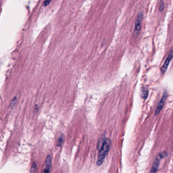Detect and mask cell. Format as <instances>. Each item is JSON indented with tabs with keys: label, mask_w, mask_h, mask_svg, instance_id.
I'll return each instance as SVG.
<instances>
[{
	"label": "cell",
	"mask_w": 173,
	"mask_h": 173,
	"mask_svg": "<svg viewBox=\"0 0 173 173\" xmlns=\"http://www.w3.org/2000/svg\"><path fill=\"white\" fill-rule=\"evenodd\" d=\"M111 145V141L110 139L105 138L101 149L99 150V153L97 161V165H101L103 163L104 159H105L106 155L110 150V147Z\"/></svg>",
	"instance_id": "obj_1"
},
{
	"label": "cell",
	"mask_w": 173,
	"mask_h": 173,
	"mask_svg": "<svg viewBox=\"0 0 173 173\" xmlns=\"http://www.w3.org/2000/svg\"><path fill=\"white\" fill-rule=\"evenodd\" d=\"M166 155H167V153L165 152H163L159 153L157 155V156L155 159V161L153 163V165L152 166L150 173H156L157 170L159 167V163H160L161 160L163 157H165Z\"/></svg>",
	"instance_id": "obj_2"
},
{
	"label": "cell",
	"mask_w": 173,
	"mask_h": 173,
	"mask_svg": "<svg viewBox=\"0 0 173 173\" xmlns=\"http://www.w3.org/2000/svg\"><path fill=\"white\" fill-rule=\"evenodd\" d=\"M143 13L140 12L138 15L137 17L136 18V20L135 24V28H134V35L136 37H137L139 34H140V32L141 30V22L143 19Z\"/></svg>",
	"instance_id": "obj_3"
},
{
	"label": "cell",
	"mask_w": 173,
	"mask_h": 173,
	"mask_svg": "<svg viewBox=\"0 0 173 173\" xmlns=\"http://www.w3.org/2000/svg\"><path fill=\"white\" fill-rule=\"evenodd\" d=\"M52 157L51 155H48L44 162L42 173H50L51 167L52 165Z\"/></svg>",
	"instance_id": "obj_4"
},
{
	"label": "cell",
	"mask_w": 173,
	"mask_h": 173,
	"mask_svg": "<svg viewBox=\"0 0 173 173\" xmlns=\"http://www.w3.org/2000/svg\"><path fill=\"white\" fill-rule=\"evenodd\" d=\"M167 93L166 92H165V93L163 95V97H162L161 99L160 100V101L158 104V105H157V108H156V109L155 110V114H154L155 115H157L158 114H159L162 109L163 108V106L165 104V101L167 100Z\"/></svg>",
	"instance_id": "obj_5"
},
{
	"label": "cell",
	"mask_w": 173,
	"mask_h": 173,
	"mask_svg": "<svg viewBox=\"0 0 173 173\" xmlns=\"http://www.w3.org/2000/svg\"><path fill=\"white\" fill-rule=\"evenodd\" d=\"M173 58V48L172 49L171 51L170 52L169 55L167 58V59L165 60V61L164 62L163 65L162 66L161 68V72L163 74H165L167 70V68L169 66L170 63L171 61L172 58Z\"/></svg>",
	"instance_id": "obj_6"
},
{
	"label": "cell",
	"mask_w": 173,
	"mask_h": 173,
	"mask_svg": "<svg viewBox=\"0 0 173 173\" xmlns=\"http://www.w3.org/2000/svg\"><path fill=\"white\" fill-rule=\"evenodd\" d=\"M148 96V90L147 88L143 87L141 89V96L142 98L146 99Z\"/></svg>",
	"instance_id": "obj_7"
},
{
	"label": "cell",
	"mask_w": 173,
	"mask_h": 173,
	"mask_svg": "<svg viewBox=\"0 0 173 173\" xmlns=\"http://www.w3.org/2000/svg\"><path fill=\"white\" fill-rule=\"evenodd\" d=\"M37 169V165L36 162H34L32 164V167L30 170V173H36Z\"/></svg>",
	"instance_id": "obj_8"
},
{
	"label": "cell",
	"mask_w": 173,
	"mask_h": 173,
	"mask_svg": "<svg viewBox=\"0 0 173 173\" xmlns=\"http://www.w3.org/2000/svg\"><path fill=\"white\" fill-rule=\"evenodd\" d=\"M64 141V137L63 136H61L59 138V139H58V146H61L62 144L63 143V142Z\"/></svg>",
	"instance_id": "obj_9"
},
{
	"label": "cell",
	"mask_w": 173,
	"mask_h": 173,
	"mask_svg": "<svg viewBox=\"0 0 173 173\" xmlns=\"http://www.w3.org/2000/svg\"><path fill=\"white\" fill-rule=\"evenodd\" d=\"M16 102H17V97H15L12 99V101L11 102V104H10L11 107L12 108L14 107V106L16 105Z\"/></svg>",
	"instance_id": "obj_10"
},
{
	"label": "cell",
	"mask_w": 173,
	"mask_h": 173,
	"mask_svg": "<svg viewBox=\"0 0 173 173\" xmlns=\"http://www.w3.org/2000/svg\"><path fill=\"white\" fill-rule=\"evenodd\" d=\"M164 8H165V4H164V2H163V1L162 0L161 2L160 5H159V11H160L161 12H162V11H163V9H164Z\"/></svg>",
	"instance_id": "obj_11"
},
{
	"label": "cell",
	"mask_w": 173,
	"mask_h": 173,
	"mask_svg": "<svg viewBox=\"0 0 173 173\" xmlns=\"http://www.w3.org/2000/svg\"><path fill=\"white\" fill-rule=\"evenodd\" d=\"M52 0H45L43 3V6L44 7H46L50 4V2H51Z\"/></svg>",
	"instance_id": "obj_12"
}]
</instances>
